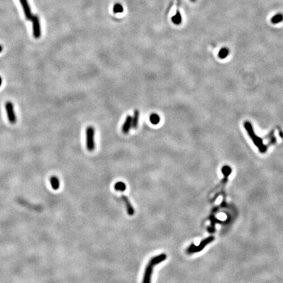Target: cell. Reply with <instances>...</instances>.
Wrapping results in <instances>:
<instances>
[{
  "instance_id": "6da1fadb",
  "label": "cell",
  "mask_w": 283,
  "mask_h": 283,
  "mask_svg": "<svg viewBox=\"0 0 283 283\" xmlns=\"http://www.w3.org/2000/svg\"><path fill=\"white\" fill-rule=\"evenodd\" d=\"M244 127H245V129H246L248 134L249 135V137H250L251 138L254 144L258 148L260 152L261 153H265L267 151V150H268L269 146L268 144H264L263 138L259 137L258 136L256 135V133L253 129L252 125H251V123L250 122H248V121H246V122H245V123H244Z\"/></svg>"
},
{
  "instance_id": "7a4b0ae2",
  "label": "cell",
  "mask_w": 283,
  "mask_h": 283,
  "mask_svg": "<svg viewBox=\"0 0 283 283\" xmlns=\"http://www.w3.org/2000/svg\"><path fill=\"white\" fill-rule=\"evenodd\" d=\"M86 146L89 151L95 149V129L92 126L88 127L86 130Z\"/></svg>"
},
{
  "instance_id": "3957f363",
  "label": "cell",
  "mask_w": 283,
  "mask_h": 283,
  "mask_svg": "<svg viewBox=\"0 0 283 283\" xmlns=\"http://www.w3.org/2000/svg\"><path fill=\"white\" fill-rule=\"evenodd\" d=\"M214 240V237L212 236H211L209 237H207L206 239H204L201 241L199 245L195 246L194 244H191L190 246L187 249V253L188 254H191L193 253H197L201 251L208 244H210Z\"/></svg>"
},
{
  "instance_id": "277c9868",
  "label": "cell",
  "mask_w": 283,
  "mask_h": 283,
  "mask_svg": "<svg viewBox=\"0 0 283 283\" xmlns=\"http://www.w3.org/2000/svg\"><path fill=\"white\" fill-rule=\"evenodd\" d=\"M5 110L7 114L9 121L11 124H15L17 122V116L14 111V106L11 102H7L5 104Z\"/></svg>"
},
{
  "instance_id": "5b68a950",
  "label": "cell",
  "mask_w": 283,
  "mask_h": 283,
  "mask_svg": "<svg viewBox=\"0 0 283 283\" xmlns=\"http://www.w3.org/2000/svg\"><path fill=\"white\" fill-rule=\"evenodd\" d=\"M31 21L33 24V33L35 38H39L41 36V28H40V23L39 18L37 16H33Z\"/></svg>"
},
{
  "instance_id": "8992f818",
  "label": "cell",
  "mask_w": 283,
  "mask_h": 283,
  "mask_svg": "<svg viewBox=\"0 0 283 283\" xmlns=\"http://www.w3.org/2000/svg\"><path fill=\"white\" fill-rule=\"evenodd\" d=\"M153 266H152L149 263L145 269L142 283H151V278L153 274Z\"/></svg>"
},
{
  "instance_id": "52a82bcc",
  "label": "cell",
  "mask_w": 283,
  "mask_h": 283,
  "mask_svg": "<svg viewBox=\"0 0 283 283\" xmlns=\"http://www.w3.org/2000/svg\"><path fill=\"white\" fill-rule=\"evenodd\" d=\"M19 1L22 5L26 18L28 20H31L33 15L28 1H27V0H19Z\"/></svg>"
},
{
  "instance_id": "ba28073f",
  "label": "cell",
  "mask_w": 283,
  "mask_h": 283,
  "mask_svg": "<svg viewBox=\"0 0 283 283\" xmlns=\"http://www.w3.org/2000/svg\"><path fill=\"white\" fill-rule=\"evenodd\" d=\"M121 198H122L124 203L125 205V207H126L127 212L128 214H129V216H133L135 212H134V207L132 206V204L131 203L129 199H128V197L127 196H125V195H123V196L121 197Z\"/></svg>"
},
{
  "instance_id": "9c48e42d",
  "label": "cell",
  "mask_w": 283,
  "mask_h": 283,
  "mask_svg": "<svg viewBox=\"0 0 283 283\" xmlns=\"http://www.w3.org/2000/svg\"><path fill=\"white\" fill-rule=\"evenodd\" d=\"M132 128V116H128L122 126V132L124 134H128Z\"/></svg>"
},
{
  "instance_id": "30bf717a",
  "label": "cell",
  "mask_w": 283,
  "mask_h": 283,
  "mask_svg": "<svg viewBox=\"0 0 283 283\" xmlns=\"http://www.w3.org/2000/svg\"><path fill=\"white\" fill-rule=\"evenodd\" d=\"M167 256L165 254H161L158 256H156L151 258L150 261V264H151L152 266H156L162 261H165L166 259Z\"/></svg>"
},
{
  "instance_id": "8fae6325",
  "label": "cell",
  "mask_w": 283,
  "mask_h": 283,
  "mask_svg": "<svg viewBox=\"0 0 283 283\" xmlns=\"http://www.w3.org/2000/svg\"><path fill=\"white\" fill-rule=\"evenodd\" d=\"M139 116H140L139 111L138 110H135V111L134 112V115L132 117V128H133V129H137L138 127Z\"/></svg>"
},
{
  "instance_id": "7c38bea8",
  "label": "cell",
  "mask_w": 283,
  "mask_h": 283,
  "mask_svg": "<svg viewBox=\"0 0 283 283\" xmlns=\"http://www.w3.org/2000/svg\"><path fill=\"white\" fill-rule=\"evenodd\" d=\"M50 182L53 190H58L60 187V181L57 176H51L50 178Z\"/></svg>"
},
{
  "instance_id": "4fadbf2b",
  "label": "cell",
  "mask_w": 283,
  "mask_h": 283,
  "mask_svg": "<svg viewBox=\"0 0 283 283\" xmlns=\"http://www.w3.org/2000/svg\"><path fill=\"white\" fill-rule=\"evenodd\" d=\"M114 189L117 191L123 192L126 190L127 186L124 182H123V181H117V182L114 185Z\"/></svg>"
},
{
  "instance_id": "5bb4252c",
  "label": "cell",
  "mask_w": 283,
  "mask_h": 283,
  "mask_svg": "<svg viewBox=\"0 0 283 283\" xmlns=\"http://www.w3.org/2000/svg\"><path fill=\"white\" fill-rule=\"evenodd\" d=\"M283 21V15L281 14V13H278V14H276L274 15L271 18V23L276 24L280 23Z\"/></svg>"
},
{
  "instance_id": "9a60e30c",
  "label": "cell",
  "mask_w": 283,
  "mask_h": 283,
  "mask_svg": "<svg viewBox=\"0 0 283 283\" xmlns=\"http://www.w3.org/2000/svg\"><path fill=\"white\" fill-rule=\"evenodd\" d=\"M150 121L153 125H157L160 122V117L157 113H151L150 116Z\"/></svg>"
},
{
  "instance_id": "2e32d148",
  "label": "cell",
  "mask_w": 283,
  "mask_h": 283,
  "mask_svg": "<svg viewBox=\"0 0 283 283\" xmlns=\"http://www.w3.org/2000/svg\"><path fill=\"white\" fill-rule=\"evenodd\" d=\"M172 22L174 24H176V25H178V24H181V14H180V12L178 11H177L176 14L172 17Z\"/></svg>"
},
{
  "instance_id": "e0dca14e",
  "label": "cell",
  "mask_w": 283,
  "mask_h": 283,
  "mask_svg": "<svg viewBox=\"0 0 283 283\" xmlns=\"http://www.w3.org/2000/svg\"><path fill=\"white\" fill-rule=\"evenodd\" d=\"M221 171H222V173H223V174H224V177L228 178V176L231 174L232 170L230 166L226 165V166H223V168H222V169H221Z\"/></svg>"
},
{
  "instance_id": "ac0fdd59",
  "label": "cell",
  "mask_w": 283,
  "mask_h": 283,
  "mask_svg": "<svg viewBox=\"0 0 283 283\" xmlns=\"http://www.w3.org/2000/svg\"><path fill=\"white\" fill-rule=\"evenodd\" d=\"M229 55V50L227 48H222L218 52V57L221 59H224Z\"/></svg>"
},
{
  "instance_id": "d6986e66",
  "label": "cell",
  "mask_w": 283,
  "mask_h": 283,
  "mask_svg": "<svg viewBox=\"0 0 283 283\" xmlns=\"http://www.w3.org/2000/svg\"><path fill=\"white\" fill-rule=\"evenodd\" d=\"M113 12L114 13H119V12H122L123 11V8L122 5L119 3H116L113 7Z\"/></svg>"
},
{
  "instance_id": "ffe728a7",
  "label": "cell",
  "mask_w": 283,
  "mask_h": 283,
  "mask_svg": "<svg viewBox=\"0 0 283 283\" xmlns=\"http://www.w3.org/2000/svg\"><path fill=\"white\" fill-rule=\"evenodd\" d=\"M2 51H3V47L0 45V52H1Z\"/></svg>"
},
{
  "instance_id": "44dd1931",
  "label": "cell",
  "mask_w": 283,
  "mask_h": 283,
  "mask_svg": "<svg viewBox=\"0 0 283 283\" xmlns=\"http://www.w3.org/2000/svg\"><path fill=\"white\" fill-rule=\"evenodd\" d=\"M2 83V79L1 77H0V87H1Z\"/></svg>"
},
{
  "instance_id": "7402d4cb",
  "label": "cell",
  "mask_w": 283,
  "mask_h": 283,
  "mask_svg": "<svg viewBox=\"0 0 283 283\" xmlns=\"http://www.w3.org/2000/svg\"><path fill=\"white\" fill-rule=\"evenodd\" d=\"M191 2H195V0H191Z\"/></svg>"
}]
</instances>
